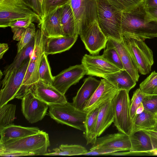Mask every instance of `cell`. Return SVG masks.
<instances>
[{"instance_id": "cell-1", "label": "cell", "mask_w": 157, "mask_h": 157, "mask_svg": "<svg viewBox=\"0 0 157 157\" xmlns=\"http://www.w3.org/2000/svg\"><path fill=\"white\" fill-rule=\"evenodd\" d=\"M121 29L122 36L144 41L157 37V21L148 17L143 1L131 10L122 12Z\"/></svg>"}, {"instance_id": "cell-2", "label": "cell", "mask_w": 157, "mask_h": 157, "mask_svg": "<svg viewBox=\"0 0 157 157\" xmlns=\"http://www.w3.org/2000/svg\"><path fill=\"white\" fill-rule=\"evenodd\" d=\"M50 146L48 134L41 130L35 134L0 143V153L18 152L44 155Z\"/></svg>"}, {"instance_id": "cell-3", "label": "cell", "mask_w": 157, "mask_h": 157, "mask_svg": "<svg viewBox=\"0 0 157 157\" xmlns=\"http://www.w3.org/2000/svg\"><path fill=\"white\" fill-rule=\"evenodd\" d=\"M97 21L105 36L117 41L122 39L121 24L122 12L107 0H97Z\"/></svg>"}, {"instance_id": "cell-4", "label": "cell", "mask_w": 157, "mask_h": 157, "mask_svg": "<svg viewBox=\"0 0 157 157\" xmlns=\"http://www.w3.org/2000/svg\"><path fill=\"white\" fill-rule=\"evenodd\" d=\"M31 17L37 18L39 24L40 16L24 0H0V27H8L11 23Z\"/></svg>"}, {"instance_id": "cell-5", "label": "cell", "mask_w": 157, "mask_h": 157, "mask_svg": "<svg viewBox=\"0 0 157 157\" xmlns=\"http://www.w3.org/2000/svg\"><path fill=\"white\" fill-rule=\"evenodd\" d=\"M48 106L50 116L58 123L83 132L85 131L86 112L76 109L72 103L68 101L65 104H50Z\"/></svg>"}, {"instance_id": "cell-6", "label": "cell", "mask_w": 157, "mask_h": 157, "mask_svg": "<svg viewBox=\"0 0 157 157\" xmlns=\"http://www.w3.org/2000/svg\"><path fill=\"white\" fill-rule=\"evenodd\" d=\"M114 125L120 132L129 136L132 133L134 122L130 112L129 92L121 90L112 100Z\"/></svg>"}, {"instance_id": "cell-7", "label": "cell", "mask_w": 157, "mask_h": 157, "mask_svg": "<svg viewBox=\"0 0 157 157\" xmlns=\"http://www.w3.org/2000/svg\"><path fill=\"white\" fill-rule=\"evenodd\" d=\"M122 39L138 72L143 75L149 74L154 63L152 50L144 41L124 36Z\"/></svg>"}, {"instance_id": "cell-8", "label": "cell", "mask_w": 157, "mask_h": 157, "mask_svg": "<svg viewBox=\"0 0 157 157\" xmlns=\"http://www.w3.org/2000/svg\"><path fill=\"white\" fill-rule=\"evenodd\" d=\"M45 36L40 29L36 32L34 47L30 57L21 89H24L39 80V69L44 51Z\"/></svg>"}, {"instance_id": "cell-9", "label": "cell", "mask_w": 157, "mask_h": 157, "mask_svg": "<svg viewBox=\"0 0 157 157\" xmlns=\"http://www.w3.org/2000/svg\"><path fill=\"white\" fill-rule=\"evenodd\" d=\"M79 32L97 21V0H69Z\"/></svg>"}, {"instance_id": "cell-10", "label": "cell", "mask_w": 157, "mask_h": 157, "mask_svg": "<svg viewBox=\"0 0 157 157\" xmlns=\"http://www.w3.org/2000/svg\"><path fill=\"white\" fill-rule=\"evenodd\" d=\"M21 99V111L25 119L31 124L41 120L49 106L36 97L29 89L24 92Z\"/></svg>"}, {"instance_id": "cell-11", "label": "cell", "mask_w": 157, "mask_h": 157, "mask_svg": "<svg viewBox=\"0 0 157 157\" xmlns=\"http://www.w3.org/2000/svg\"><path fill=\"white\" fill-rule=\"evenodd\" d=\"M79 35L91 54H98L106 45L108 38L101 31L97 21L80 31Z\"/></svg>"}, {"instance_id": "cell-12", "label": "cell", "mask_w": 157, "mask_h": 157, "mask_svg": "<svg viewBox=\"0 0 157 157\" xmlns=\"http://www.w3.org/2000/svg\"><path fill=\"white\" fill-rule=\"evenodd\" d=\"M30 58L10 75L2 88L0 91V107L15 98L22 86Z\"/></svg>"}, {"instance_id": "cell-13", "label": "cell", "mask_w": 157, "mask_h": 157, "mask_svg": "<svg viewBox=\"0 0 157 157\" xmlns=\"http://www.w3.org/2000/svg\"><path fill=\"white\" fill-rule=\"evenodd\" d=\"M118 88L105 78L101 79L99 85L85 104L83 111L90 112L112 100L119 91Z\"/></svg>"}, {"instance_id": "cell-14", "label": "cell", "mask_w": 157, "mask_h": 157, "mask_svg": "<svg viewBox=\"0 0 157 157\" xmlns=\"http://www.w3.org/2000/svg\"><path fill=\"white\" fill-rule=\"evenodd\" d=\"M81 64L86 70V75L103 78L106 75L121 70L108 61L102 55L86 54L82 58Z\"/></svg>"}, {"instance_id": "cell-15", "label": "cell", "mask_w": 157, "mask_h": 157, "mask_svg": "<svg viewBox=\"0 0 157 157\" xmlns=\"http://www.w3.org/2000/svg\"><path fill=\"white\" fill-rule=\"evenodd\" d=\"M86 74L82 64L71 66L54 77L52 85L65 94L71 86L78 83Z\"/></svg>"}, {"instance_id": "cell-16", "label": "cell", "mask_w": 157, "mask_h": 157, "mask_svg": "<svg viewBox=\"0 0 157 157\" xmlns=\"http://www.w3.org/2000/svg\"><path fill=\"white\" fill-rule=\"evenodd\" d=\"M30 89L38 98L48 105L53 104H63L67 101L64 94L52 85L45 83L40 81L29 86L22 91Z\"/></svg>"}, {"instance_id": "cell-17", "label": "cell", "mask_w": 157, "mask_h": 157, "mask_svg": "<svg viewBox=\"0 0 157 157\" xmlns=\"http://www.w3.org/2000/svg\"><path fill=\"white\" fill-rule=\"evenodd\" d=\"M131 147L130 136L119 132L107 134L97 138L90 149L96 148L112 149L117 152L129 151Z\"/></svg>"}, {"instance_id": "cell-18", "label": "cell", "mask_w": 157, "mask_h": 157, "mask_svg": "<svg viewBox=\"0 0 157 157\" xmlns=\"http://www.w3.org/2000/svg\"><path fill=\"white\" fill-rule=\"evenodd\" d=\"M61 7L50 12L39 24L40 29L47 37L64 36L60 21Z\"/></svg>"}, {"instance_id": "cell-19", "label": "cell", "mask_w": 157, "mask_h": 157, "mask_svg": "<svg viewBox=\"0 0 157 157\" xmlns=\"http://www.w3.org/2000/svg\"><path fill=\"white\" fill-rule=\"evenodd\" d=\"M101 80L89 77L85 78L84 83L73 98L72 104L76 109L83 111L86 102L91 97L99 85Z\"/></svg>"}, {"instance_id": "cell-20", "label": "cell", "mask_w": 157, "mask_h": 157, "mask_svg": "<svg viewBox=\"0 0 157 157\" xmlns=\"http://www.w3.org/2000/svg\"><path fill=\"white\" fill-rule=\"evenodd\" d=\"M107 43L116 49L120 57L124 69L126 70L136 82L140 77L137 69L126 48L123 39L119 41L111 38H108Z\"/></svg>"}, {"instance_id": "cell-21", "label": "cell", "mask_w": 157, "mask_h": 157, "mask_svg": "<svg viewBox=\"0 0 157 157\" xmlns=\"http://www.w3.org/2000/svg\"><path fill=\"white\" fill-rule=\"evenodd\" d=\"M129 136L131 147L128 152H126V155L146 154L154 149L150 137L144 130L136 131Z\"/></svg>"}, {"instance_id": "cell-22", "label": "cell", "mask_w": 157, "mask_h": 157, "mask_svg": "<svg viewBox=\"0 0 157 157\" xmlns=\"http://www.w3.org/2000/svg\"><path fill=\"white\" fill-rule=\"evenodd\" d=\"M78 37L45 36L44 53L47 55L59 53L69 50L73 45Z\"/></svg>"}, {"instance_id": "cell-23", "label": "cell", "mask_w": 157, "mask_h": 157, "mask_svg": "<svg viewBox=\"0 0 157 157\" xmlns=\"http://www.w3.org/2000/svg\"><path fill=\"white\" fill-rule=\"evenodd\" d=\"M35 44L34 37L25 47L17 53L12 63L5 67L3 72L4 78L1 82L2 87L4 86L10 75L20 68L27 59L30 58Z\"/></svg>"}, {"instance_id": "cell-24", "label": "cell", "mask_w": 157, "mask_h": 157, "mask_svg": "<svg viewBox=\"0 0 157 157\" xmlns=\"http://www.w3.org/2000/svg\"><path fill=\"white\" fill-rule=\"evenodd\" d=\"M41 131L37 127H25L12 124L0 129V143L35 134Z\"/></svg>"}, {"instance_id": "cell-25", "label": "cell", "mask_w": 157, "mask_h": 157, "mask_svg": "<svg viewBox=\"0 0 157 157\" xmlns=\"http://www.w3.org/2000/svg\"><path fill=\"white\" fill-rule=\"evenodd\" d=\"M60 21L64 36H78L75 17L69 3L60 8Z\"/></svg>"}, {"instance_id": "cell-26", "label": "cell", "mask_w": 157, "mask_h": 157, "mask_svg": "<svg viewBox=\"0 0 157 157\" xmlns=\"http://www.w3.org/2000/svg\"><path fill=\"white\" fill-rule=\"evenodd\" d=\"M112 100L108 101L99 107L96 122L98 137L102 134L113 122L114 115Z\"/></svg>"}, {"instance_id": "cell-27", "label": "cell", "mask_w": 157, "mask_h": 157, "mask_svg": "<svg viewBox=\"0 0 157 157\" xmlns=\"http://www.w3.org/2000/svg\"><path fill=\"white\" fill-rule=\"evenodd\" d=\"M105 78L117 87L119 90H125L129 92L134 87L136 82L125 69L105 76Z\"/></svg>"}, {"instance_id": "cell-28", "label": "cell", "mask_w": 157, "mask_h": 157, "mask_svg": "<svg viewBox=\"0 0 157 157\" xmlns=\"http://www.w3.org/2000/svg\"><path fill=\"white\" fill-rule=\"evenodd\" d=\"M99 110L98 108L86 113L83 136L86 140L87 144H93L97 138L96 122Z\"/></svg>"}, {"instance_id": "cell-29", "label": "cell", "mask_w": 157, "mask_h": 157, "mask_svg": "<svg viewBox=\"0 0 157 157\" xmlns=\"http://www.w3.org/2000/svg\"><path fill=\"white\" fill-rule=\"evenodd\" d=\"M156 114L145 110L138 114L134 122L132 133L143 129H151L157 123Z\"/></svg>"}, {"instance_id": "cell-30", "label": "cell", "mask_w": 157, "mask_h": 157, "mask_svg": "<svg viewBox=\"0 0 157 157\" xmlns=\"http://www.w3.org/2000/svg\"><path fill=\"white\" fill-rule=\"evenodd\" d=\"M52 152L46 153L44 155H82L88 151L84 147L79 145L62 144L59 147L53 149Z\"/></svg>"}, {"instance_id": "cell-31", "label": "cell", "mask_w": 157, "mask_h": 157, "mask_svg": "<svg viewBox=\"0 0 157 157\" xmlns=\"http://www.w3.org/2000/svg\"><path fill=\"white\" fill-rule=\"evenodd\" d=\"M16 109L15 105L12 104L0 107V129L13 124Z\"/></svg>"}, {"instance_id": "cell-32", "label": "cell", "mask_w": 157, "mask_h": 157, "mask_svg": "<svg viewBox=\"0 0 157 157\" xmlns=\"http://www.w3.org/2000/svg\"><path fill=\"white\" fill-rule=\"evenodd\" d=\"M39 80L45 83L52 85L54 76H52L47 55L43 53L40 63L39 69Z\"/></svg>"}, {"instance_id": "cell-33", "label": "cell", "mask_w": 157, "mask_h": 157, "mask_svg": "<svg viewBox=\"0 0 157 157\" xmlns=\"http://www.w3.org/2000/svg\"><path fill=\"white\" fill-rule=\"evenodd\" d=\"M140 89L147 95L157 94V72H152L140 84Z\"/></svg>"}, {"instance_id": "cell-34", "label": "cell", "mask_w": 157, "mask_h": 157, "mask_svg": "<svg viewBox=\"0 0 157 157\" xmlns=\"http://www.w3.org/2000/svg\"><path fill=\"white\" fill-rule=\"evenodd\" d=\"M102 56L108 61L120 69H124L117 52L113 46L107 42L106 48Z\"/></svg>"}, {"instance_id": "cell-35", "label": "cell", "mask_w": 157, "mask_h": 157, "mask_svg": "<svg viewBox=\"0 0 157 157\" xmlns=\"http://www.w3.org/2000/svg\"><path fill=\"white\" fill-rule=\"evenodd\" d=\"M112 6L122 12H127L133 10L144 0H107Z\"/></svg>"}, {"instance_id": "cell-36", "label": "cell", "mask_w": 157, "mask_h": 157, "mask_svg": "<svg viewBox=\"0 0 157 157\" xmlns=\"http://www.w3.org/2000/svg\"><path fill=\"white\" fill-rule=\"evenodd\" d=\"M36 32L35 25L32 22L26 29L17 44V53L22 50L35 37Z\"/></svg>"}, {"instance_id": "cell-37", "label": "cell", "mask_w": 157, "mask_h": 157, "mask_svg": "<svg viewBox=\"0 0 157 157\" xmlns=\"http://www.w3.org/2000/svg\"><path fill=\"white\" fill-rule=\"evenodd\" d=\"M146 95L139 88L133 92L130 104V115L133 122L137 116L136 114V109L142 103Z\"/></svg>"}, {"instance_id": "cell-38", "label": "cell", "mask_w": 157, "mask_h": 157, "mask_svg": "<svg viewBox=\"0 0 157 157\" xmlns=\"http://www.w3.org/2000/svg\"><path fill=\"white\" fill-rule=\"evenodd\" d=\"M69 3V0H43L42 8L44 17L56 8L61 7Z\"/></svg>"}, {"instance_id": "cell-39", "label": "cell", "mask_w": 157, "mask_h": 157, "mask_svg": "<svg viewBox=\"0 0 157 157\" xmlns=\"http://www.w3.org/2000/svg\"><path fill=\"white\" fill-rule=\"evenodd\" d=\"M142 103L145 110L153 114H157V94H146Z\"/></svg>"}, {"instance_id": "cell-40", "label": "cell", "mask_w": 157, "mask_h": 157, "mask_svg": "<svg viewBox=\"0 0 157 157\" xmlns=\"http://www.w3.org/2000/svg\"><path fill=\"white\" fill-rule=\"evenodd\" d=\"M35 21H39L35 17H31L26 19L17 20L10 23L8 27H16L27 28L33 22Z\"/></svg>"}, {"instance_id": "cell-41", "label": "cell", "mask_w": 157, "mask_h": 157, "mask_svg": "<svg viewBox=\"0 0 157 157\" xmlns=\"http://www.w3.org/2000/svg\"><path fill=\"white\" fill-rule=\"evenodd\" d=\"M117 152L115 150L105 149V148H96L90 149V151H87L82 155H109L110 154Z\"/></svg>"}, {"instance_id": "cell-42", "label": "cell", "mask_w": 157, "mask_h": 157, "mask_svg": "<svg viewBox=\"0 0 157 157\" xmlns=\"http://www.w3.org/2000/svg\"><path fill=\"white\" fill-rule=\"evenodd\" d=\"M30 0L31 6L32 8L33 11L40 16L42 20L44 17L42 7L40 4L38 0Z\"/></svg>"}, {"instance_id": "cell-43", "label": "cell", "mask_w": 157, "mask_h": 157, "mask_svg": "<svg viewBox=\"0 0 157 157\" xmlns=\"http://www.w3.org/2000/svg\"><path fill=\"white\" fill-rule=\"evenodd\" d=\"M12 31L13 33V39L14 40L19 41L26 28L16 27H11Z\"/></svg>"}, {"instance_id": "cell-44", "label": "cell", "mask_w": 157, "mask_h": 157, "mask_svg": "<svg viewBox=\"0 0 157 157\" xmlns=\"http://www.w3.org/2000/svg\"><path fill=\"white\" fill-rule=\"evenodd\" d=\"M144 130L150 136L154 149H157V131L152 129Z\"/></svg>"}, {"instance_id": "cell-45", "label": "cell", "mask_w": 157, "mask_h": 157, "mask_svg": "<svg viewBox=\"0 0 157 157\" xmlns=\"http://www.w3.org/2000/svg\"><path fill=\"white\" fill-rule=\"evenodd\" d=\"M145 10L147 15L150 19L157 21V6L145 8Z\"/></svg>"}, {"instance_id": "cell-46", "label": "cell", "mask_w": 157, "mask_h": 157, "mask_svg": "<svg viewBox=\"0 0 157 157\" xmlns=\"http://www.w3.org/2000/svg\"><path fill=\"white\" fill-rule=\"evenodd\" d=\"M33 155L32 154L30 153L18 152L0 153V156L3 157L21 156Z\"/></svg>"}, {"instance_id": "cell-47", "label": "cell", "mask_w": 157, "mask_h": 157, "mask_svg": "<svg viewBox=\"0 0 157 157\" xmlns=\"http://www.w3.org/2000/svg\"><path fill=\"white\" fill-rule=\"evenodd\" d=\"M143 3L145 8L157 6V0H144Z\"/></svg>"}, {"instance_id": "cell-48", "label": "cell", "mask_w": 157, "mask_h": 157, "mask_svg": "<svg viewBox=\"0 0 157 157\" xmlns=\"http://www.w3.org/2000/svg\"><path fill=\"white\" fill-rule=\"evenodd\" d=\"M8 44L6 43L0 44V59H2L5 52L8 50Z\"/></svg>"}, {"instance_id": "cell-49", "label": "cell", "mask_w": 157, "mask_h": 157, "mask_svg": "<svg viewBox=\"0 0 157 157\" xmlns=\"http://www.w3.org/2000/svg\"><path fill=\"white\" fill-rule=\"evenodd\" d=\"M144 108L142 103L137 108L136 110V114L137 115L141 113H142L144 110Z\"/></svg>"}, {"instance_id": "cell-50", "label": "cell", "mask_w": 157, "mask_h": 157, "mask_svg": "<svg viewBox=\"0 0 157 157\" xmlns=\"http://www.w3.org/2000/svg\"><path fill=\"white\" fill-rule=\"evenodd\" d=\"M146 154L152 155H157V149H154L148 152Z\"/></svg>"}, {"instance_id": "cell-51", "label": "cell", "mask_w": 157, "mask_h": 157, "mask_svg": "<svg viewBox=\"0 0 157 157\" xmlns=\"http://www.w3.org/2000/svg\"><path fill=\"white\" fill-rule=\"evenodd\" d=\"M153 129L156 131H157V123H156V124L155 125V126L154 127H153V128H152L151 129Z\"/></svg>"}, {"instance_id": "cell-52", "label": "cell", "mask_w": 157, "mask_h": 157, "mask_svg": "<svg viewBox=\"0 0 157 157\" xmlns=\"http://www.w3.org/2000/svg\"><path fill=\"white\" fill-rule=\"evenodd\" d=\"M41 6L42 7V3L43 0H38Z\"/></svg>"}, {"instance_id": "cell-53", "label": "cell", "mask_w": 157, "mask_h": 157, "mask_svg": "<svg viewBox=\"0 0 157 157\" xmlns=\"http://www.w3.org/2000/svg\"><path fill=\"white\" fill-rule=\"evenodd\" d=\"M3 75V73L2 72V71L0 70V79H1L2 78V76Z\"/></svg>"}, {"instance_id": "cell-54", "label": "cell", "mask_w": 157, "mask_h": 157, "mask_svg": "<svg viewBox=\"0 0 157 157\" xmlns=\"http://www.w3.org/2000/svg\"><path fill=\"white\" fill-rule=\"evenodd\" d=\"M156 120L157 121V114H156Z\"/></svg>"}]
</instances>
